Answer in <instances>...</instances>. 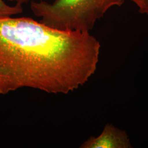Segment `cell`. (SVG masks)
Masks as SVG:
<instances>
[{
    "label": "cell",
    "mask_w": 148,
    "mask_h": 148,
    "mask_svg": "<svg viewBox=\"0 0 148 148\" xmlns=\"http://www.w3.org/2000/svg\"><path fill=\"white\" fill-rule=\"evenodd\" d=\"M79 148H131L132 146L125 131L107 123L99 136L89 138Z\"/></svg>",
    "instance_id": "3957f363"
},
{
    "label": "cell",
    "mask_w": 148,
    "mask_h": 148,
    "mask_svg": "<svg viewBox=\"0 0 148 148\" xmlns=\"http://www.w3.org/2000/svg\"><path fill=\"white\" fill-rule=\"evenodd\" d=\"M23 11V8L22 5L18 4L14 5H9L3 0H0V18L21 14Z\"/></svg>",
    "instance_id": "277c9868"
},
{
    "label": "cell",
    "mask_w": 148,
    "mask_h": 148,
    "mask_svg": "<svg viewBox=\"0 0 148 148\" xmlns=\"http://www.w3.org/2000/svg\"><path fill=\"white\" fill-rule=\"evenodd\" d=\"M9 1L15 2L16 4H18L20 5H23L24 3H27L30 0H8Z\"/></svg>",
    "instance_id": "8992f818"
},
{
    "label": "cell",
    "mask_w": 148,
    "mask_h": 148,
    "mask_svg": "<svg viewBox=\"0 0 148 148\" xmlns=\"http://www.w3.org/2000/svg\"><path fill=\"white\" fill-rule=\"evenodd\" d=\"M125 0H55L32 1L30 10L43 24L59 30L89 32L95 23Z\"/></svg>",
    "instance_id": "7a4b0ae2"
},
{
    "label": "cell",
    "mask_w": 148,
    "mask_h": 148,
    "mask_svg": "<svg viewBox=\"0 0 148 148\" xmlns=\"http://www.w3.org/2000/svg\"><path fill=\"white\" fill-rule=\"evenodd\" d=\"M138 7L142 14H148V0H131Z\"/></svg>",
    "instance_id": "5b68a950"
},
{
    "label": "cell",
    "mask_w": 148,
    "mask_h": 148,
    "mask_svg": "<svg viewBox=\"0 0 148 148\" xmlns=\"http://www.w3.org/2000/svg\"><path fill=\"white\" fill-rule=\"evenodd\" d=\"M101 43L88 32L27 17L0 18V95L23 88L68 94L95 73Z\"/></svg>",
    "instance_id": "6da1fadb"
}]
</instances>
